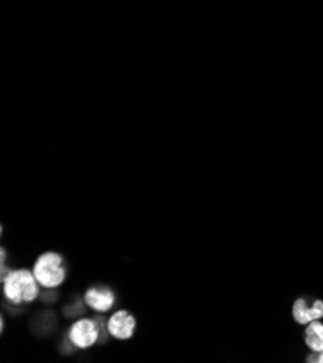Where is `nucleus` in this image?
I'll return each mask as SVG.
<instances>
[{"label": "nucleus", "instance_id": "f257e3e1", "mask_svg": "<svg viewBox=\"0 0 323 363\" xmlns=\"http://www.w3.org/2000/svg\"><path fill=\"white\" fill-rule=\"evenodd\" d=\"M2 281L5 296L11 303H32L40 294V282L35 278L33 272H29L26 269L11 271L2 278Z\"/></svg>", "mask_w": 323, "mask_h": 363}, {"label": "nucleus", "instance_id": "f03ea898", "mask_svg": "<svg viewBox=\"0 0 323 363\" xmlns=\"http://www.w3.org/2000/svg\"><path fill=\"white\" fill-rule=\"evenodd\" d=\"M33 275L45 288H55L65 279L67 271L62 257L55 252H47L38 258L33 267Z\"/></svg>", "mask_w": 323, "mask_h": 363}, {"label": "nucleus", "instance_id": "7ed1b4c3", "mask_svg": "<svg viewBox=\"0 0 323 363\" xmlns=\"http://www.w3.org/2000/svg\"><path fill=\"white\" fill-rule=\"evenodd\" d=\"M68 337L76 347L87 349L99 339V325L93 320L82 318L71 325Z\"/></svg>", "mask_w": 323, "mask_h": 363}, {"label": "nucleus", "instance_id": "20e7f679", "mask_svg": "<svg viewBox=\"0 0 323 363\" xmlns=\"http://www.w3.org/2000/svg\"><path fill=\"white\" fill-rule=\"evenodd\" d=\"M135 328H136V321L133 315L125 310L116 311L115 314H112L109 321H107V330H109V333L114 337L119 340L131 339L135 333Z\"/></svg>", "mask_w": 323, "mask_h": 363}, {"label": "nucleus", "instance_id": "39448f33", "mask_svg": "<svg viewBox=\"0 0 323 363\" xmlns=\"http://www.w3.org/2000/svg\"><path fill=\"white\" fill-rule=\"evenodd\" d=\"M86 304L99 313L109 311L115 304V294L107 288H90L84 296Z\"/></svg>", "mask_w": 323, "mask_h": 363}, {"label": "nucleus", "instance_id": "423d86ee", "mask_svg": "<svg viewBox=\"0 0 323 363\" xmlns=\"http://www.w3.org/2000/svg\"><path fill=\"white\" fill-rule=\"evenodd\" d=\"M293 315L299 324H309L317 318H322L323 301H316L312 308H307L305 300H297L293 307Z\"/></svg>", "mask_w": 323, "mask_h": 363}, {"label": "nucleus", "instance_id": "0eeeda50", "mask_svg": "<svg viewBox=\"0 0 323 363\" xmlns=\"http://www.w3.org/2000/svg\"><path fill=\"white\" fill-rule=\"evenodd\" d=\"M306 343L313 352H323V324L316 320L306 329Z\"/></svg>", "mask_w": 323, "mask_h": 363}, {"label": "nucleus", "instance_id": "6e6552de", "mask_svg": "<svg viewBox=\"0 0 323 363\" xmlns=\"http://www.w3.org/2000/svg\"><path fill=\"white\" fill-rule=\"evenodd\" d=\"M307 362H319V363H323V352H319L317 356H310Z\"/></svg>", "mask_w": 323, "mask_h": 363}]
</instances>
